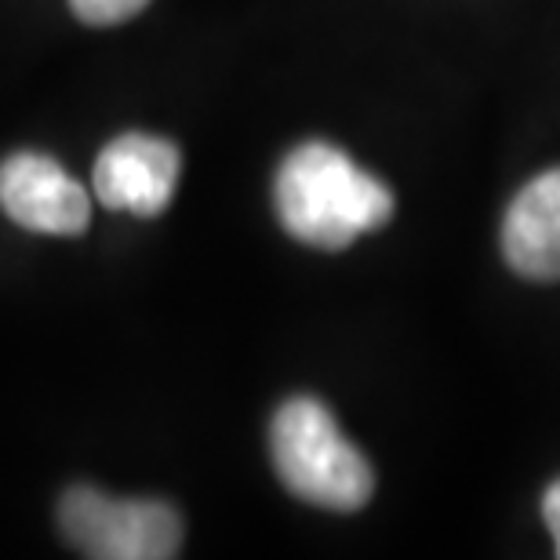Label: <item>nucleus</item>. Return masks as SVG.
Wrapping results in <instances>:
<instances>
[{
    "label": "nucleus",
    "mask_w": 560,
    "mask_h": 560,
    "mask_svg": "<svg viewBox=\"0 0 560 560\" xmlns=\"http://www.w3.org/2000/svg\"><path fill=\"white\" fill-rule=\"evenodd\" d=\"M150 0H70L73 15L88 26H117V22L136 19Z\"/></svg>",
    "instance_id": "obj_7"
},
{
    "label": "nucleus",
    "mask_w": 560,
    "mask_h": 560,
    "mask_svg": "<svg viewBox=\"0 0 560 560\" xmlns=\"http://www.w3.org/2000/svg\"><path fill=\"white\" fill-rule=\"evenodd\" d=\"M502 255L528 280H560V167L535 175L502 219Z\"/></svg>",
    "instance_id": "obj_6"
},
{
    "label": "nucleus",
    "mask_w": 560,
    "mask_h": 560,
    "mask_svg": "<svg viewBox=\"0 0 560 560\" xmlns=\"http://www.w3.org/2000/svg\"><path fill=\"white\" fill-rule=\"evenodd\" d=\"M273 469L291 495L331 513H357L375 495L368 458L346 441L317 397H291L270 422Z\"/></svg>",
    "instance_id": "obj_2"
},
{
    "label": "nucleus",
    "mask_w": 560,
    "mask_h": 560,
    "mask_svg": "<svg viewBox=\"0 0 560 560\" xmlns=\"http://www.w3.org/2000/svg\"><path fill=\"white\" fill-rule=\"evenodd\" d=\"M542 521H546V528H550V535H553V550L560 557V480H553V485L546 488V495H542Z\"/></svg>",
    "instance_id": "obj_8"
},
{
    "label": "nucleus",
    "mask_w": 560,
    "mask_h": 560,
    "mask_svg": "<svg viewBox=\"0 0 560 560\" xmlns=\"http://www.w3.org/2000/svg\"><path fill=\"white\" fill-rule=\"evenodd\" d=\"M0 208L33 233L77 237L92 222V197L48 153H11L0 161Z\"/></svg>",
    "instance_id": "obj_4"
},
{
    "label": "nucleus",
    "mask_w": 560,
    "mask_h": 560,
    "mask_svg": "<svg viewBox=\"0 0 560 560\" xmlns=\"http://www.w3.org/2000/svg\"><path fill=\"white\" fill-rule=\"evenodd\" d=\"M59 528L95 560H172L183 550V517L161 499H109L73 485L59 502Z\"/></svg>",
    "instance_id": "obj_3"
},
{
    "label": "nucleus",
    "mask_w": 560,
    "mask_h": 560,
    "mask_svg": "<svg viewBox=\"0 0 560 560\" xmlns=\"http://www.w3.org/2000/svg\"><path fill=\"white\" fill-rule=\"evenodd\" d=\"M273 208L291 237L320 252H342L394 215V194L342 150L302 142L277 167Z\"/></svg>",
    "instance_id": "obj_1"
},
{
    "label": "nucleus",
    "mask_w": 560,
    "mask_h": 560,
    "mask_svg": "<svg viewBox=\"0 0 560 560\" xmlns=\"http://www.w3.org/2000/svg\"><path fill=\"white\" fill-rule=\"evenodd\" d=\"M183 153L161 136H120L98 153L92 167V189L109 211H131L139 219H156L172 205Z\"/></svg>",
    "instance_id": "obj_5"
}]
</instances>
